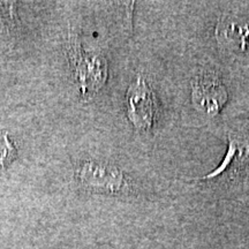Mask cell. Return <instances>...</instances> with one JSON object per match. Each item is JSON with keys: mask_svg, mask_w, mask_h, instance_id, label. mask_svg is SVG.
<instances>
[{"mask_svg": "<svg viewBox=\"0 0 249 249\" xmlns=\"http://www.w3.org/2000/svg\"><path fill=\"white\" fill-rule=\"evenodd\" d=\"M127 114L140 130H149L154 126L158 114L157 98L142 76H139L127 91Z\"/></svg>", "mask_w": 249, "mask_h": 249, "instance_id": "obj_1", "label": "cell"}, {"mask_svg": "<svg viewBox=\"0 0 249 249\" xmlns=\"http://www.w3.org/2000/svg\"><path fill=\"white\" fill-rule=\"evenodd\" d=\"M249 166V135L248 134L232 132L229 133V150L222 164L213 172L205 176L204 181H216L222 179L233 180L240 178Z\"/></svg>", "mask_w": 249, "mask_h": 249, "instance_id": "obj_2", "label": "cell"}, {"mask_svg": "<svg viewBox=\"0 0 249 249\" xmlns=\"http://www.w3.org/2000/svg\"><path fill=\"white\" fill-rule=\"evenodd\" d=\"M227 99V91L219 77L213 73L196 76L193 82V103L205 114H216Z\"/></svg>", "mask_w": 249, "mask_h": 249, "instance_id": "obj_3", "label": "cell"}, {"mask_svg": "<svg viewBox=\"0 0 249 249\" xmlns=\"http://www.w3.org/2000/svg\"><path fill=\"white\" fill-rule=\"evenodd\" d=\"M15 156H17V149L9 141L7 134H4V136L0 139V167L5 166L15 158Z\"/></svg>", "mask_w": 249, "mask_h": 249, "instance_id": "obj_4", "label": "cell"}]
</instances>
